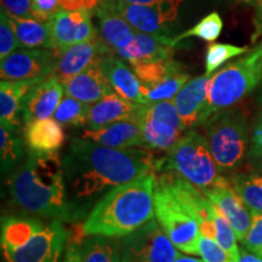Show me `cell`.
<instances>
[{
  "label": "cell",
  "instance_id": "6da1fadb",
  "mask_svg": "<svg viewBox=\"0 0 262 262\" xmlns=\"http://www.w3.org/2000/svg\"><path fill=\"white\" fill-rule=\"evenodd\" d=\"M70 201L80 216L101 193L155 170L148 150L111 148L94 141L72 137L62 160Z\"/></svg>",
  "mask_w": 262,
  "mask_h": 262
},
{
  "label": "cell",
  "instance_id": "7a4b0ae2",
  "mask_svg": "<svg viewBox=\"0 0 262 262\" xmlns=\"http://www.w3.org/2000/svg\"><path fill=\"white\" fill-rule=\"evenodd\" d=\"M12 201L29 214L70 222L80 219L70 201L63 164L58 153L29 152L9 179Z\"/></svg>",
  "mask_w": 262,
  "mask_h": 262
},
{
  "label": "cell",
  "instance_id": "3957f363",
  "mask_svg": "<svg viewBox=\"0 0 262 262\" xmlns=\"http://www.w3.org/2000/svg\"><path fill=\"white\" fill-rule=\"evenodd\" d=\"M155 185L156 175L150 171L108 191L84 222L85 234L125 237L152 220Z\"/></svg>",
  "mask_w": 262,
  "mask_h": 262
},
{
  "label": "cell",
  "instance_id": "277c9868",
  "mask_svg": "<svg viewBox=\"0 0 262 262\" xmlns=\"http://www.w3.org/2000/svg\"><path fill=\"white\" fill-rule=\"evenodd\" d=\"M166 152L163 159L156 160L155 170L175 173L204 194L227 180L220 175L205 136L195 130L189 129Z\"/></svg>",
  "mask_w": 262,
  "mask_h": 262
},
{
  "label": "cell",
  "instance_id": "5b68a950",
  "mask_svg": "<svg viewBox=\"0 0 262 262\" xmlns=\"http://www.w3.org/2000/svg\"><path fill=\"white\" fill-rule=\"evenodd\" d=\"M262 81V42L245 56L231 62L212 75L208 118L228 110L253 93Z\"/></svg>",
  "mask_w": 262,
  "mask_h": 262
},
{
  "label": "cell",
  "instance_id": "8992f818",
  "mask_svg": "<svg viewBox=\"0 0 262 262\" xmlns=\"http://www.w3.org/2000/svg\"><path fill=\"white\" fill-rule=\"evenodd\" d=\"M205 139L220 171H233L242 165L248 149V126L242 113L221 111L204 124Z\"/></svg>",
  "mask_w": 262,
  "mask_h": 262
},
{
  "label": "cell",
  "instance_id": "52a82bcc",
  "mask_svg": "<svg viewBox=\"0 0 262 262\" xmlns=\"http://www.w3.org/2000/svg\"><path fill=\"white\" fill-rule=\"evenodd\" d=\"M153 198L157 221L172 244L183 253L199 255L198 245L202 234L198 222L157 178Z\"/></svg>",
  "mask_w": 262,
  "mask_h": 262
},
{
  "label": "cell",
  "instance_id": "ba28073f",
  "mask_svg": "<svg viewBox=\"0 0 262 262\" xmlns=\"http://www.w3.org/2000/svg\"><path fill=\"white\" fill-rule=\"evenodd\" d=\"M139 119L143 147L149 150H169L181 139L186 130L172 100L142 104Z\"/></svg>",
  "mask_w": 262,
  "mask_h": 262
},
{
  "label": "cell",
  "instance_id": "9c48e42d",
  "mask_svg": "<svg viewBox=\"0 0 262 262\" xmlns=\"http://www.w3.org/2000/svg\"><path fill=\"white\" fill-rule=\"evenodd\" d=\"M123 238V258L129 262H175L180 255L153 219Z\"/></svg>",
  "mask_w": 262,
  "mask_h": 262
},
{
  "label": "cell",
  "instance_id": "30bf717a",
  "mask_svg": "<svg viewBox=\"0 0 262 262\" xmlns=\"http://www.w3.org/2000/svg\"><path fill=\"white\" fill-rule=\"evenodd\" d=\"M100 5L119 14L137 32L166 35L169 32V25L178 18L181 4L175 2H164L147 5L101 0Z\"/></svg>",
  "mask_w": 262,
  "mask_h": 262
},
{
  "label": "cell",
  "instance_id": "8fae6325",
  "mask_svg": "<svg viewBox=\"0 0 262 262\" xmlns=\"http://www.w3.org/2000/svg\"><path fill=\"white\" fill-rule=\"evenodd\" d=\"M70 237L61 220L45 225L27 244L15 250H2L6 262H60Z\"/></svg>",
  "mask_w": 262,
  "mask_h": 262
},
{
  "label": "cell",
  "instance_id": "7c38bea8",
  "mask_svg": "<svg viewBox=\"0 0 262 262\" xmlns=\"http://www.w3.org/2000/svg\"><path fill=\"white\" fill-rule=\"evenodd\" d=\"M58 52L44 48H19L0 62L2 80H40L52 74Z\"/></svg>",
  "mask_w": 262,
  "mask_h": 262
},
{
  "label": "cell",
  "instance_id": "4fadbf2b",
  "mask_svg": "<svg viewBox=\"0 0 262 262\" xmlns=\"http://www.w3.org/2000/svg\"><path fill=\"white\" fill-rule=\"evenodd\" d=\"M157 179L170 189L189 215L198 222L201 234L216 239L215 205L210 199L201 189L175 173L166 172Z\"/></svg>",
  "mask_w": 262,
  "mask_h": 262
},
{
  "label": "cell",
  "instance_id": "5bb4252c",
  "mask_svg": "<svg viewBox=\"0 0 262 262\" xmlns=\"http://www.w3.org/2000/svg\"><path fill=\"white\" fill-rule=\"evenodd\" d=\"M91 16L93 11L89 9L58 10L48 22L54 50L61 52L74 44L97 38L98 34L91 22Z\"/></svg>",
  "mask_w": 262,
  "mask_h": 262
},
{
  "label": "cell",
  "instance_id": "9a60e30c",
  "mask_svg": "<svg viewBox=\"0 0 262 262\" xmlns=\"http://www.w3.org/2000/svg\"><path fill=\"white\" fill-rule=\"evenodd\" d=\"M212 75H201L189 79L172 98L186 129L204 125L208 118L209 91Z\"/></svg>",
  "mask_w": 262,
  "mask_h": 262
},
{
  "label": "cell",
  "instance_id": "2e32d148",
  "mask_svg": "<svg viewBox=\"0 0 262 262\" xmlns=\"http://www.w3.org/2000/svg\"><path fill=\"white\" fill-rule=\"evenodd\" d=\"M64 85L56 75L50 74L31 88L22 108V122L28 125L35 120L54 117L63 98Z\"/></svg>",
  "mask_w": 262,
  "mask_h": 262
},
{
  "label": "cell",
  "instance_id": "e0dca14e",
  "mask_svg": "<svg viewBox=\"0 0 262 262\" xmlns=\"http://www.w3.org/2000/svg\"><path fill=\"white\" fill-rule=\"evenodd\" d=\"M112 52V49L108 47L100 35L91 40L74 44L64 49L63 51L58 52L52 74L56 75L64 84L71 78L86 70L98 58Z\"/></svg>",
  "mask_w": 262,
  "mask_h": 262
},
{
  "label": "cell",
  "instance_id": "ac0fdd59",
  "mask_svg": "<svg viewBox=\"0 0 262 262\" xmlns=\"http://www.w3.org/2000/svg\"><path fill=\"white\" fill-rule=\"evenodd\" d=\"M205 195L228 219V221L233 226L238 241H243L253 222V211L235 192L228 180L206 192Z\"/></svg>",
  "mask_w": 262,
  "mask_h": 262
},
{
  "label": "cell",
  "instance_id": "d6986e66",
  "mask_svg": "<svg viewBox=\"0 0 262 262\" xmlns=\"http://www.w3.org/2000/svg\"><path fill=\"white\" fill-rule=\"evenodd\" d=\"M172 38L168 35L147 34L135 31L131 38L116 54L129 64L172 57Z\"/></svg>",
  "mask_w": 262,
  "mask_h": 262
},
{
  "label": "cell",
  "instance_id": "ffe728a7",
  "mask_svg": "<svg viewBox=\"0 0 262 262\" xmlns=\"http://www.w3.org/2000/svg\"><path fill=\"white\" fill-rule=\"evenodd\" d=\"M80 137L111 148L143 147L142 129L139 116L110 124L101 129H86L81 131Z\"/></svg>",
  "mask_w": 262,
  "mask_h": 262
},
{
  "label": "cell",
  "instance_id": "44dd1931",
  "mask_svg": "<svg viewBox=\"0 0 262 262\" xmlns=\"http://www.w3.org/2000/svg\"><path fill=\"white\" fill-rule=\"evenodd\" d=\"M63 85L67 96L74 97L88 104L96 103L114 91L98 60L81 73L66 81Z\"/></svg>",
  "mask_w": 262,
  "mask_h": 262
},
{
  "label": "cell",
  "instance_id": "7402d4cb",
  "mask_svg": "<svg viewBox=\"0 0 262 262\" xmlns=\"http://www.w3.org/2000/svg\"><path fill=\"white\" fill-rule=\"evenodd\" d=\"M98 63L116 93L134 103L148 104L143 96L142 84L135 72L130 70L122 58L112 54L104 55L98 58Z\"/></svg>",
  "mask_w": 262,
  "mask_h": 262
},
{
  "label": "cell",
  "instance_id": "603a6c76",
  "mask_svg": "<svg viewBox=\"0 0 262 262\" xmlns=\"http://www.w3.org/2000/svg\"><path fill=\"white\" fill-rule=\"evenodd\" d=\"M142 104L134 103L113 91L98 102L91 104L88 129L96 130L116 122L137 117Z\"/></svg>",
  "mask_w": 262,
  "mask_h": 262
},
{
  "label": "cell",
  "instance_id": "cb8c5ba5",
  "mask_svg": "<svg viewBox=\"0 0 262 262\" xmlns=\"http://www.w3.org/2000/svg\"><path fill=\"white\" fill-rule=\"evenodd\" d=\"M66 140L64 130L57 120H35L25 129V143L29 152L37 155L57 153L62 148Z\"/></svg>",
  "mask_w": 262,
  "mask_h": 262
},
{
  "label": "cell",
  "instance_id": "d4e9b609",
  "mask_svg": "<svg viewBox=\"0 0 262 262\" xmlns=\"http://www.w3.org/2000/svg\"><path fill=\"white\" fill-rule=\"evenodd\" d=\"M41 80V79H40ZM39 80H2L0 83V122L17 130L25 98Z\"/></svg>",
  "mask_w": 262,
  "mask_h": 262
},
{
  "label": "cell",
  "instance_id": "484cf974",
  "mask_svg": "<svg viewBox=\"0 0 262 262\" xmlns=\"http://www.w3.org/2000/svg\"><path fill=\"white\" fill-rule=\"evenodd\" d=\"M93 14L97 19L100 37L112 49L114 54L126 44L135 32L125 18L102 5L95 8Z\"/></svg>",
  "mask_w": 262,
  "mask_h": 262
},
{
  "label": "cell",
  "instance_id": "4316f807",
  "mask_svg": "<svg viewBox=\"0 0 262 262\" xmlns=\"http://www.w3.org/2000/svg\"><path fill=\"white\" fill-rule=\"evenodd\" d=\"M44 225L34 217L11 216L2 220V250H15L27 244Z\"/></svg>",
  "mask_w": 262,
  "mask_h": 262
},
{
  "label": "cell",
  "instance_id": "83f0119b",
  "mask_svg": "<svg viewBox=\"0 0 262 262\" xmlns=\"http://www.w3.org/2000/svg\"><path fill=\"white\" fill-rule=\"evenodd\" d=\"M9 17L12 27H14L19 47L28 49L44 48L54 50L50 26L48 22H41L33 17H12L10 15Z\"/></svg>",
  "mask_w": 262,
  "mask_h": 262
},
{
  "label": "cell",
  "instance_id": "f1b7e54d",
  "mask_svg": "<svg viewBox=\"0 0 262 262\" xmlns=\"http://www.w3.org/2000/svg\"><path fill=\"white\" fill-rule=\"evenodd\" d=\"M188 80L189 74L186 72L183 66H180L179 68L169 73L159 83L149 88H142L143 96L148 103L172 100Z\"/></svg>",
  "mask_w": 262,
  "mask_h": 262
},
{
  "label": "cell",
  "instance_id": "f546056e",
  "mask_svg": "<svg viewBox=\"0 0 262 262\" xmlns=\"http://www.w3.org/2000/svg\"><path fill=\"white\" fill-rule=\"evenodd\" d=\"M80 248L84 262H120L119 245L113 238L90 235Z\"/></svg>",
  "mask_w": 262,
  "mask_h": 262
},
{
  "label": "cell",
  "instance_id": "4dcf8cb0",
  "mask_svg": "<svg viewBox=\"0 0 262 262\" xmlns=\"http://www.w3.org/2000/svg\"><path fill=\"white\" fill-rule=\"evenodd\" d=\"M182 66L180 62L175 61L172 57L159 58V60L139 62L131 64V70L135 72L142 88H149L159 83L169 73Z\"/></svg>",
  "mask_w": 262,
  "mask_h": 262
},
{
  "label": "cell",
  "instance_id": "1f68e13d",
  "mask_svg": "<svg viewBox=\"0 0 262 262\" xmlns=\"http://www.w3.org/2000/svg\"><path fill=\"white\" fill-rule=\"evenodd\" d=\"M16 131L3 124L0 126V162L3 173L14 169L24 158V141L19 139Z\"/></svg>",
  "mask_w": 262,
  "mask_h": 262
},
{
  "label": "cell",
  "instance_id": "d6a6232c",
  "mask_svg": "<svg viewBox=\"0 0 262 262\" xmlns=\"http://www.w3.org/2000/svg\"><path fill=\"white\" fill-rule=\"evenodd\" d=\"M232 186L253 214L262 212V176L257 173H235Z\"/></svg>",
  "mask_w": 262,
  "mask_h": 262
},
{
  "label": "cell",
  "instance_id": "836d02e7",
  "mask_svg": "<svg viewBox=\"0 0 262 262\" xmlns=\"http://www.w3.org/2000/svg\"><path fill=\"white\" fill-rule=\"evenodd\" d=\"M222 29H224V22H222L221 16L219 15V12L214 11L211 14L206 15L205 17H203L194 27L172 38V47L176 48L182 40L191 37H195L204 41L212 42L220 37Z\"/></svg>",
  "mask_w": 262,
  "mask_h": 262
},
{
  "label": "cell",
  "instance_id": "e575fe53",
  "mask_svg": "<svg viewBox=\"0 0 262 262\" xmlns=\"http://www.w3.org/2000/svg\"><path fill=\"white\" fill-rule=\"evenodd\" d=\"M91 104L84 103L77 98L67 96L61 100L54 119L60 124L70 126H84L88 125Z\"/></svg>",
  "mask_w": 262,
  "mask_h": 262
},
{
  "label": "cell",
  "instance_id": "d590c367",
  "mask_svg": "<svg viewBox=\"0 0 262 262\" xmlns=\"http://www.w3.org/2000/svg\"><path fill=\"white\" fill-rule=\"evenodd\" d=\"M250 50L248 47H237L232 44L212 42L206 49L205 54V74L211 75L231 58L247 54Z\"/></svg>",
  "mask_w": 262,
  "mask_h": 262
},
{
  "label": "cell",
  "instance_id": "8d00e7d4",
  "mask_svg": "<svg viewBox=\"0 0 262 262\" xmlns=\"http://www.w3.org/2000/svg\"><path fill=\"white\" fill-rule=\"evenodd\" d=\"M215 226H216V239L219 244L228 251L234 258L239 261L241 250L237 245V234H235L233 226L228 221V219L222 214V211L215 206Z\"/></svg>",
  "mask_w": 262,
  "mask_h": 262
},
{
  "label": "cell",
  "instance_id": "74e56055",
  "mask_svg": "<svg viewBox=\"0 0 262 262\" xmlns=\"http://www.w3.org/2000/svg\"><path fill=\"white\" fill-rule=\"evenodd\" d=\"M19 42L10 21L9 14L2 8L0 11V60L19 49Z\"/></svg>",
  "mask_w": 262,
  "mask_h": 262
},
{
  "label": "cell",
  "instance_id": "f35d334b",
  "mask_svg": "<svg viewBox=\"0 0 262 262\" xmlns=\"http://www.w3.org/2000/svg\"><path fill=\"white\" fill-rule=\"evenodd\" d=\"M198 249L199 255L204 262H238L237 258L226 251L215 239L201 235Z\"/></svg>",
  "mask_w": 262,
  "mask_h": 262
},
{
  "label": "cell",
  "instance_id": "ab89813d",
  "mask_svg": "<svg viewBox=\"0 0 262 262\" xmlns=\"http://www.w3.org/2000/svg\"><path fill=\"white\" fill-rule=\"evenodd\" d=\"M242 243L244 245V249L262 257V212L253 214L250 229Z\"/></svg>",
  "mask_w": 262,
  "mask_h": 262
},
{
  "label": "cell",
  "instance_id": "60d3db41",
  "mask_svg": "<svg viewBox=\"0 0 262 262\" xmlns=\"http://www.w3.org/2000/svg\"><path fill=\"white\" fill-rule=\"evenodd\" d=\"M33 16L41 22H49L50 18L60 10L58 0H31Z\"/></svg>",
  "mask_w": 262,
  "mask_h": 262
},
{
  "label": "cell",
  "instance_id": "b9f144b4",
  "mask_svg": "<svg viewBox=\"0 0 262 262\" xmlns=\"http://www.w3.org/2000/svg\"><path fill=\"white\" fill-rule=\"evenodd\" d=\"M2 8L12 17L34 18L31 0H2Z\"/></svg>",
  "mask_w": 262,
  "mask_h": 262
},
{
  "label": "cell",
  "instance_id": "7bdbcfd3",
  "mask_svg": "<svg viewBox=\"0 0 262 262\" xmlns=\"http://www.w3.org/2000/svg\"><path fill=\"white\" fill-rule=\"evenodd\" d=\"M248 156L251 159H262V112L255 124L253 136H251L250 150H249Z\"/></svg>",
  "mask_w": 262,
  "mask_h": 262
},
{
  "label": "cell",
  "instance_id": "ee69618b",
  "mask_svg": "<svg viewBox=\"0 0 262 262\" xmlns=\"http://www.w3.org/2000/svg\"><path fill=\"white\" fill-rule=\"evenodd\" d=\"M60 8L63 10H80L89 9L93 11L100 5L101 0H58Z\"/></svg>",
  "mask_w": 262,
  "mask_h": 262
},
{
  "label": "cell",
  "instance_id": "f6af8a7d",
  "mask_svg": "<svg viewBox=\"0 0 262 262\" xmlns=\"http://www.w3.org/2000/svg\"><path fill=\"white\" fill-rule=\"evenodd\" d=\"M63 262H84L83 254H81V248L79 244L70 243L67 248V253Z\"/></svg>",
  "mask_w": 262,
  "mask_h": 262
},
{
  "label": "cell",
  "instance_id": "bcb514c9",
  "mask_svg": "<svg viewBox=\"0 0 262 262\" xmlns=\"http://www.w3.org/2000/svg\"><path fill=\"white\" fill-rule=\"evenodd\" d=\"M255 34L254 40L262 37V0H256L255 3Z\"/></svg>",
  "mask_w": 262,
  "mask_h": 262
},
{
  "label": "cell",
  "instance_id": "7dc6e473",
  "mask_svg": "<svg viewBox=\"0 0 262 262\" xmlns=\"http://www.w3.org/2000/svg\"><path fill=\"white\" fill-rule=\"evenodd\" d=\"M238 262H262V257L254 253H250L247 249H242Z\"/></svg>",
  "mask_w": 262,
  "mask_h": 262
},
{
  "label": "cell",
  "instance_id": "c3c4849f",
  "mask_svg": "<svg viewBox=\"0 0 262 262\" xmlns=\"http://www.w3.org/2000/svg\"><path fill=\"white\" fill-rule=\"evenodd\" d=\"M114 2H122V3H133V4H157V3H164V2H175L181 3L183 0H114Z\"/></svg>",
  "mask_w": 262,
  "mask_h": 262
},
{
  "label": "cell",
  "instance_id": "681fc988",
  "mask_svg": "<svg viewBox=\"0 0 262 262\" xmlns=\"http://www.w3.org/2000/svg\"><path fill=\"white\" fill-rule=\"evenodd\" d=\"M175 262H204V261L199 260V258H195V257H189V256H185V255H179V257L176 258Z\"/></svg>",
  "mask_w": 262,
  "mask_h": 262
},
{
  "label": "cell",
  "instance_id": "f907efd6",
  "mask_svg": "<svg viewBox=\"0 0 262 262\" xmlns=\"http://www.w3.org/2000/svg\"><path fill=\"white\" fill-rule=\"evenodd\" d=\"M238 2L245 3V4H254V5H255V3H256V0H238Z\"/></svg>",
  "mask_w": 262,
  "mask_h": 262
},
{
  "label": "cell",
  "instance_id": "816d5d0a",
  "mask_svg": "<svg viewBox=\"0 0 262 262\" xmlns=\"http://www.w3.org/2000/svg\"><path fill=\"white\" fill-rule=\"evenodd\" d=\"M258 101H260V103L262 104V91H261V94H260V96H258Z\"/></svg>",
  "mask_w": 262,
  "mask_h": 262
},
{
  "label": "cell",
  "instance_id": "f5cc1de1",
  "mask_svg": "<svg viewBox=\"0 0 262 262\" xmlns=\"http://www.w3.org/2000/svg\"><path fill=\"white\" fill-rule=\"evenodd\" d=\"M122 262H129V261H127V260H125V258H123V257H122Z\"/></svg>",
  "mask_w": 262,
  "mask_h": 262
},
{
  "label": "cell",
  "instance_id": "db71d44e",
  "mask_svg": "<svg viewBox=\"0 0 262 262\" xmlns=\"http://www.w3.org/2000/svg\"><path fill=\"white\" fill-rule=\"evenodd\" d=\"M260 169L262 170V159H261V163H260Z\"/></svg>",
  "mask_w": 262,
  "mask_h": 262
}]
</instances>
